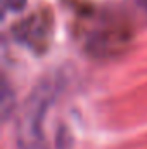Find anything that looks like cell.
Instances as JSON below:
<instances>
[{
  "label": "cell",
  "mask_w": 147,
  "mask_h": 149,
  "mask_svg": "<svg viewBox=\"0 0 147 149\" xmlns=\"http://www.w3.org/2000/svg\"><path fill=\"white\" fill-rule=\"evenodd\" d=\"M54 88L40 83L33 88L17 116V146L19 149H49L45 137V120L49 114Z\"/></svg>",
  "instance_id": "1"
},
{
  "label": "cell",
  "mask_w": 147,
  "mask_h": 149,
  "mask_svg": "<svg viewBox=\"0 0 147 149\" xmlns=\"http://www.w3.org/2000/svg\"><path fill=\"white\" fill-rule=\"evenodd\" d=\"M28 0H2V7L5 12H19L24 9Z\"/></svg>",
  "instance_id": "3"
},
{
  "label": "cell",
  "mask_w": 147,
  "mask_h": 149,
  "mask_svg": "<svg viewBox=\"0 0 147 149\" xmlns=\"http://www.w3.org/2000/svg\"><path fill=\"white\" fill-rule=\"evenodd\" d=\"M52 21L49 16H43V12H35L30 17H26L23 23L16 26V37L23 43H26L31 49L42 50L50 38Z\"/></svg>",
  "instance_id": "2"
}]
</instances>
